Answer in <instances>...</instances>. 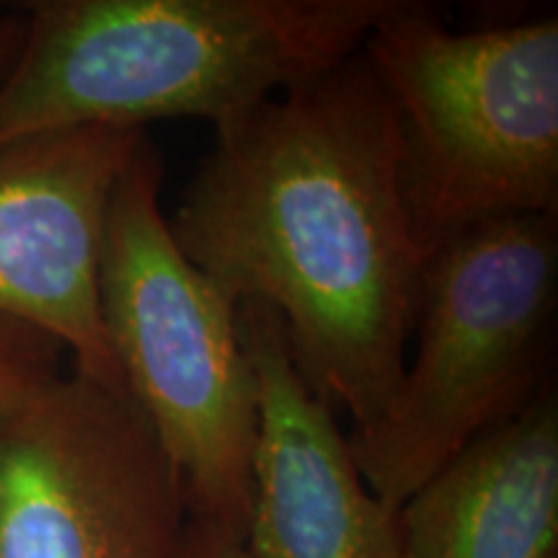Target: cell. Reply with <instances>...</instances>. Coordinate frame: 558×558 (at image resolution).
<instances>
[{
	"label": "cell",
	"mask_w": 558,
	"mask_h": 558,
	"mask_svg": "<svg viewBox=\"0 0 558 558\" xmlns=\"http://www.w3.org/2000/svg\"><path fill=\"white\" fill-rule=\"evenodd\" d=\"M403 558H558V393L452 458L399 509Z\"/></svg>",
	"instance_id": "obj_9"
},
{
	"label": "cell",
	"mask_w": 558,
	"mask_h": 558,
	"mask_svg": "<svg viewBox=\"0 0 558 558\" xmlns=\"http://www.w3.org/2000/svg\"><path fill=\"white\" fill-rule=\"evenodd\" d=\"M169 228L226 295L277 313L298 373L352 429L386 411L424 262L393 104L365 52L215 130Z\"/></svg>",
	"instance_id": "obj_1"
},
{
	"label": "cell",
	"mask_w": 558,
	"mask_h": 558,
	"mask_svg": "<svg viewBox=\"0 0 558 558\" xmlns=\"http://www.w3.org/2000/svg\"><path fill=\"white\" fill-rule=\"evenodd\" d=\"M62 349L32 326L0 316V414L37 399L60 378Z\"/></svg>",
	"instance_id": "obj_10"
},
{
	"label": "cell",
	"mask_w": 558,
	"mask_h": 558,
	"mask_svg": "<svg viewBox=\"0 0 558 558\" xmlns=\"http://www.w3.org/2000/svg\"><path fill=\"white\" fill-rule=\"evenodd\" d=\"M148 137L111 199L99 295L122 383L163 445L192 522L246 543L259 388L239 303L186 259Z\"/></svg>",
	"instance_id": "obj_4"
},
{
	"label": "cell",
	"mask_w": 558,
	"mask_h": 558,
	"mask_svg": "<svg viewBox=\"0 0 558 558\" xmlns=\"http://www.w3.org/2000/svg\"><path fill=\"white\" fill-rule=\"evenodd\" d=\"M259 388L246 550L251 558H403L399 512L369 492L337 411L313 393L269 305H239Z\"/></svg>",
	"instance_id": "obj_8"
},
{
	"label": "cell",
	"mask_w": 558,
	"mask_h": 558,
	"mask_svg": "<svg viewBox=\"0 0 558 558\" xmlns=\"http://www.w3.org/2000/svg\"><path fill=\"white\" fill-rule=\"evenodd\" d=\"M26 34V13H0V81L5 78Z\"/></svg>",
	"instance_id": "obj_12"
},
{
	"label": "cell",
	"mask_w": 558,
	"mask_h": 558,
	"mask_svg": "<svg viewBox=\"0 0 558 558\" xmlns=\"http://www.w3.org/2000/svg\"><path fill=\"white\" fill-rule=\"evenodd\" d=\"M145 130L73 128L0 145V316L73 354V369L124 388L101 318L104 233Z\"/></svg>",
	"instance_id": "obj_7"
},
{
	"label": "cell",
	"mask_w": 558,
	"mask_h": 558,
	"mask_svg": "<svg viewBox=\"0 0 558 558\" xmlns=\"http://www.w3.org/2000/svg\"><path fill=\"white\" fill-rule=\"evenodd\" d=\"M556 300V215L488 220L429 256L414 352L393 399L347 437L383 505L399 512L452 458L538 396L550 380Z\"/></svg>",
	"instance_id": "obj_5"
},
{
	"label": "cell",
	"mask_w": 558,
	"mask_h": 558,
	"mask_svg": "<svg viewBox=\"0 0 558 558\" xmlns=\"http://www.w3.org/2000/svg\"><path fill=\"white\" fill-rule=\"evenodd\" d=\"M362 52L393 104L424 264L488 220L558 215V16L465 32L393 0Z\"/></svg>",
	"instance_id": "obj_3"
},
{
	"label": "cell",
	"mask_w": 558,
	"mask_h": 558,
	"mask_svg": "<svg viewBox=\"0 0 558 558\" xmlns=\"http://www.w3.org/2000/svg\"><path fill=\"white\" fill-rule=\"evenodd\" d=\"M393 0H47L0 81V145L73 128L215 130L362 50Z\"/></svg>",
	"instance_id": "obj_2"
},
{
	"label": "cell",
	"mask_w": 558,
	"mask_h": 558,
	"mask_svg": "<svg viewBox=\"0 0 558 558\" xmlns=\"http://www.w3.org/2000/svg\"><path fill=\"white\" fill-rule=\"evenodd\" d=\"M184 558H251L246 543L239 538H230L218 530L199 525L190 520L184 543Z\"/></svg>",
	"instance_id": "obj_11"
},
{
	"label": "cell",
	"mask_w": 558,
	"mask_h": 558,
	"mask_svg": "<svg viewBox=\"0 0 558 558\" xmlns=\"http://www.w3.org/2000/svg\"><path fill=\"white\" fill-rule=\"evenodd\" d=\"M184 488L128 388L60 375L0 414V558H184Z\"/></svg>",
	"instance_id": "obj_6"
}]
</instances>
